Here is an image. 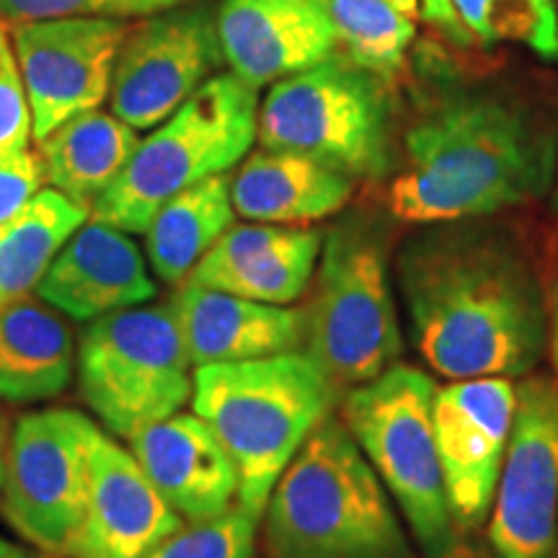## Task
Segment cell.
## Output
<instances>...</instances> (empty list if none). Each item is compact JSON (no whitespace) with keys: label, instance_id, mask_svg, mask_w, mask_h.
Instances as JSON below:
<instances>
[{"label":"cell","instance_id":"cell-3","mask_svg":"<svg viewBox=\"0 0 558 558\" xmlns=\"http://www.w3.org/2000/svg\"><path fill=\"white\" fill-rule=\"evenodd\" d=\"M396 226L388 205L362 202L333 215L324 230L316 271L305 292L303 352L341 393L403 357L393 290Z\"/></svg>","mask_w":558,"mask_h":558},{"label":"cell","instance_id":"cell-21","mask_svg":"<svg viewBox=\"0 0 558 558\" xmlns=\"http://www.w3.org/2000/svg\"><path fill=\"white\" fill-rule=\"evenodd\" d=\"M357 181L298 150L259 148L230 173L235 215L269 226H313L333 218L354 197Z\"/></svg>","mask_w":558,"mask_h":558},{"label":"cell","instance_id":"cell-35","mask_svg":"<svg viewBox=\"0 0 558 558\" xmlns=\"http://www.w3.org/2000/svg\"><path fill=\"white\" fill-rule=\"evenodd\" d=\"M29 558H68V556H60V554H45V550H41L39 556H29Z\"/></svg>","mask_w":558,"mask_h":558},{"label":"cell","instance_id":"cell-18","mask_svg":"<svg viewBox=\"0 0 558 558\" xmlns=\"http://www.w3.org/2000/svg\"><path fill=\"white\" fill-rule=\"evenodd\" d=\"M324 233L305 226L241 222L202 256L186 282L269 305H295L316 271Z\"/></svg>","mask_w":558,"mask_h":558},{"label":"cell","instance_id":"cell-29","mask_svg":"<svg viewBox=\"0 0 558 558\" xmlns=\"http://www.w3.org/2000/svg\"><path fill=\"white\" fill-rule=\"evenodd\" d=\"M181 3H190V0H0V19L9 26L21 24V21L73 16L132 21L177 9Z\"/></svg>","mask_w":558,"mask_h":558},{"label":"cell","instance_id":"cell-2","mask_svg":"<svg viewBox=\"0 0 558 558\" xmlns=\"http://www.w3.org/2000/svg\"><path fill=\"white\" fill-rule=\"evenodd\" d=\"M393 282L411 347L450 380L525 378L548 354L543 262L512 222H429L399 243Z\"/></svg>","mask_w":558,"mask_h":558},{"label":"cell","instance_id":"cell-16","mask_svg":"<svg viewBox=\"0 0 558 558\" xmlns=\"http://www.w3.org/2000/svg\"><path fill=\"white\" fill-rule=\"evenodd\" d=\"M230 73L262 88L339 52L329 0H218Z\"/></svg>","mask_w":558,"mask_h":558},{"label":"cell","instance_id":"cell-8","mask_svg":"<svg viewBox=\"0 0 558 558\" xmlns=\"http://www.w3.org/2000/svg\"><path fill=\"white\" fill-rule=\"evenodd\" d=\"M259 135V88L230 70L207 78L169 120L137 143L120 179L90 207V220L143 233L158 207L186 186L230 173Z\"/></svg>","mask_w":558,"mask_h":558},{"label":"cell","instance_id":"cell-15","mask_svg":"<svg viewBox=\"0 0 558 558\" xmlns=\"http://www.w3.org/2000/svg\"><path fill=\"white\" fill-rule=\"evenodd\" d=\"M184 525L148 473L117 437L96 432L90 445L86 512L68 558H143Z\"/></svg>","mask_w":558,"mask_h":558},{"label":"cell","instance_id":"cell-17","mask_svg":"<svg viewBox=\"0 0 558 558\" xmlns=\"http://www.w3.org/2000/svg\"><path fill=\"white\" fill-rule=\"evenodd\" d=\"M34 295L65 318L90 324L156 300L158 282L132 233L88 218L54 256Z\"/></svg>","mask_w":558,"mask_h":558},{"label":"cell","instance_id":"cell-33","mask_svg":"<svg viewBox=\"0 0 558 558\" xmlns=\"http://www.w3.org/2000/svg\"><path fill=\"white\" fill-rule=\"evenodd\" d=\"M32 554H26L24 548H19L16 543L5 541L3 535H0V558H29Z\"/></svg>","mask_w":558,"mask_h":558},{"label":"cell","instance_id":"cell-31","mask_svg":"<svg viewBox=\"0 0 558 558\" xmlns=\"http://www.w3.org/2000/svg\"><path fill=\"white\" fill-rule=\"evenodd\" d=\"M45 184L37 150L0 153V226L29 205Z\"/></svg>","mask_w":558,"mask_h":558},{"label":"cell","instance_id":"cell-11","mask_svg":"<svg viewBox=\"0 0 558 558\" xmlns=\"http://www.w3.org/2000/svg\"><path fill=\"white\" fill-rule=\"evenodd\" d=\"M222 65L215 0H190L130 21L111 75V114L148 132Z\"/></svg>","mask_w":558,"mask_h":558},{"label":"cell","instance_id":"cell-5","mask_svg":"<svg viewBox=\"0 0 558 558\" xmlns=\"http://www.w3.org/2000/svg\"><path fill=\"white\" fill-rule=\"evenodd\" d=\"M341 390L303 349L271 357L194 367L192 411L239 471V505L262 518L277 478Z\"/></svg>","mask_w":558,"mask_h":558},{"label":"cell","instance_id":"cell-19","mask_svg":"<svg viewBox=\"0 0 558 558\" xmlns=\"http://www.w3.org/2000/svg\"><path fill=\"white\" fill-rule=\"evenodd\" d=\"M128 448L184 522L220 518L239 505L235 463L194 411H179L140 429Z\"/></svg>","mask_w":558,"mask_h":558},{"label":"cell","instance_id":"cell-23","mask_svg":"<svg viewBox=\"0 0 558 558\" xmlns=\"http://www.w3.org/2000/svg\"><path fill=\"white\" fill-rule=\"evenodd\" d=\"M137 143V130L111 111L90 109L70 117L37 143L45 184L90 213L120 179Z\"/></svg>","mask_w":558,"mask_h":558},{"label":"cell","instance_id":"cell-27","mask_svg":"<svg viewBox=\"0 0 558 558\" xmlns=\"http://www.w3.org/2000/svg\"><path fill=\"white\" fill-rule=\"evenodd\" d=\"M476 41L527 47L543 60H558L556 0H450Z\"/></svg>","mask_w":558,"mask_h":558},{"label":"cell","instance_id":"cell-32","mask_svg":"<svg viewBox=\"0 0 558 558\" xmlns=\"http://www.w3.org/2000/svg\"><path fill=\"white\" fill-rule=\"evenodd\" d=\"M543 277H546V305H548V354L550 367L558 375V235L548 246L543 259Z\"/></svg>","mask_w":558,"mask_h":558},{"label":"cell","instance_id":"cell-1","mask_svg":"<svg viewBox=\"0 0 558 558\" xmlns=\"http://www.w3.org/2000/svg\"><path fill=\"white\" fill-rule=\"evenodd\" d=\"M411 62V114L386 205L407 226L494 218L556 186L558 128L518 83L471 75L437 47Z\"/></svg>","mask_w":558,"mask_h":558},{"label":"cell","instance_id":"cell-10","mask_svg":"<svg viewBox=\"0 0 558 558\" xmlns=\"http://www.w3.org/2000/svg\"><path fill=\"white\" fill-rule=\"evenodd\" d=\"M96 432L99 427L75 409L29 411L9 432L0 514L45 554L65 556L78 533Z\"/></svg>","mask_w":558,"mask_h":558},{"label":"cell","instance_id":"cell-34","mask_svg":"<svg viewBox=\"0 0 558 558\" xmlns=\"http://www.w3.org/2000/svg\"><path fill=\"white\" fill-rule=\"evenodd\" d=\"M5 445H9V432H5V422L0 416V484H3V465H5Z\"/></svg>","mask_w":558,"mask_h":558},{"label":"cell","instance_id":"cell-7","mask_svg":"<svg viewBox=\"0 0 558 558\" xmlns=\"http://www.w3.org/2000/svg\"><path fill=\"white\" fill-rule=\"evenodd\" d=\"M435 396L432 373L396 362L375 380L347 388L337 414L396 501L422 556L456 558L463 548L439 465Z\"/></svg>","mask_w":558,"mask_h":558},{"label":"cell","instance_id":"cell-6","mask_svg":"<svg viewBox=\"0 0 558 558\" xmlns=\"http://www.w3.org/2000/svg\"><path fill=\"white\" fill-rule=\"evenodd\" d=\"M399 137L393 86L341 52L271 83L259 101L262 148L305 153L365 184L396 171Z\"/></svg>","mask_w":558,"mask_h":558},{"label":"cell","instance_id":"cell-36","mask_svg":"<svg viewBox=\"0 0 558 558\" xmlns=\"http://www.w3.org/2000/svg\"><path fill=\"white\" fill-rule=\"evenodd\" d=\"M556 207H558V173H556Z\"/></svg>","mask_w":558,"mask_h":558},{"label":"cell","instance_id":"cell-9","mask_svg":"<svg viewBox=\"0 0 558 558\" xmlns=\"http://www.w3.org/2000/svg\"><path fill=\"white\" fill-rule=\"evenodd\" d=\"M192 367L171 303H145L86 324L75 383L107 435L130 439L184 411L192 401Z\"/></svg>","mask_w":558,"mask_h":558},{"label":"cell","instance_id":"cell-28","mask_svg":"<svg viewBox=\"0 0 558 558\" xmlns=\"http://www.w3.org/2000/svg\"><path fill=\"white\" fill-rule=\"evenodd\" d=\"M262 518L241 505L202 522H184L143 558H254Z\"/></svg>","mask_w":558,"mask_h":558},{"label":"cell","instance_id":"cell-4","mask_svg":"<svg viewBox=\"0 0 558 558\" xmlns=\"http://www.w3.org/2000/svg\"><path fill=\"white\" fill-rule=\"evenodd\" d=\"M262 538L269 558H416L393 499L337 411L277 478Z\"/></svg>","mask_w":558,"mask_h":558},{"label":"cell","instance_id":"cell-12","mask_svg":"<svg viewBox=\"0 0 558 558\" xmlns=\"http://www.w3.org/2000/svg\"><path fill=\"white\" fill-rule=\"evenodd\" d=\"M497 558H558V375L518 380L512 435L486 522Z\"/></svg>","mask_w":558,"mask_h":558},{"label":"cell","instance_id":"cell-14","mask_svg":"<svg viewBox=\"0 0 558 558\" xmlns=\"http://www.w3.org/2000/svg\"><path fill=\"white\" fill-rule=\"evenodd\" d=\"M518 380H450L435 396V435L448 507L460 535L486 527L512 435Z\"/></svg>","mask_w":558,"mask_h":558},{"label":"cell","instance_id":"cell-22","mask_svg":"<svg viewBox=\"0 0 558 558\" xmlns=\"http://www.w3.org/2000/svg\"><path fill=\"white\" fill-rule=\"evenodd\" d=\"M75 344L68 320L41 298L0 305V401L39 403L75 380Z\"/></svg>","mask_w":558,"mask_h":558},{"label":"cell","instance_id":"cell-24","mask_svg":"<svg viewBox=\"0 0 558 558\" xmlns=\"http://www.w3.org/2000/svg\"><path fill=\"white\" fill-rule=\"evenodd\" d=\"M233 222L230 173H218L173 194L143 230L150 271L158 282L177 290Z\"/></svg>","mask_w":558,"mask_h":558},{"label":"cell","instance_id":"cell-20","mask_svg":"<svg viewBox=\"0 0 558 558\" xmlns=\"http://www.w3.org/2000/svg\"><path fill=\"white\" fill-rule=\"evenodd\" d=\"M194 367L298 352L305 344L300 305H269L230 292L179 284L169 300Z\"/></svg>","mask_w":558,"mask_h":558},{"label":"cell","instance_id":"cell-13","mask_svg":"<svg viewBox=\"0 0 558 558\" xmlns=\"http://www.w3.org/2000/svg\"><path fill=\"white\" fill-rule=\"evenodd\" d=\"M130 21L73 16L11 24V45L29 96L34 140L109 99Z\"/></svg>","mask_w":558,"mask_h":558},{"label":"cell","instance_id":"cell-30","mask_svg":"<svg viewBox=\"0 0 558 558\" xmlns=\"http://www.w3.org/2000/svg\"><path fill=\"white\" fill-rule=\"evenodd\" d=\"M34 122L29 96L11 45L9 24L0 19V153L32 148Z\"/></svg>","mask_w":558,"mask_h":558},{"label":"cell","instance_id":"cell-25","mask_svg":"<svg viewBox=\"0 0 558 558\" xmlns=\"http://www.w3.org/2000/svg\"><path fill=\"white\" fill-rule=\"evenodd\" d=\"M90 218L52 186H41L29 205L0 226V305L37 290L70 235Z\"/></svg>","mask_w":558,"mask_h":558},{"label":"cell","instance_id":"cell-37","mask_svg":"<svg viewBox=\"0 0 558 558\" xmlns=\"http://www.w3.org/2000/svg\"><path fill=\"white\" fill-rule=\"evenodd\" d=\"M456 558H465V556H463V554H458V556H456Z\"/></svg>","mask_w":558,"mask_h":558},{"label":"cell","instance_id":"cell-26","mask_svg":"<svg viewBox=\"0 0 558 558\" xmlns=\"http://www.w3.org/2000/svg\"><path fill=\"white\" fill-rule=\"evenodd\" d=\"M339 52L393 86L407 73L422 0H329Z\"/></svg>","mask_w":558,"mask_h":558}]
</instances>
